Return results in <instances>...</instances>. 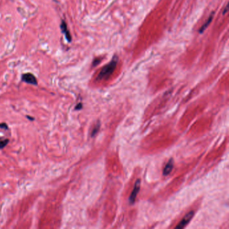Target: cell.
I'll use <instances>...</instances> for the list:
<instances>
[{"instance_id":"obj_1","label":"cell","mask_w":229,"mask_h":229,"mask_svg":"<svg viewBox=\"0 0 229 229\" xmlns=\"http://www.w3.org/2000/svg\"><path fill=\"white\" fill-rule=\"evenodd\" d=\"M118 63V57L117 55H114L109 63L104 66L98 74L96 78L97 81L107 80L109 79L112 73L114 72Z\"/></svg>"},{"instance_id":"obj_2","label":"cell","mask_w":229,"mask_h":229,"mask_svg":"<svg viewBox=\"0 0 229 229\" xmlns=\"http://www.w3.org/2000/svg\"><path fill=\"white\" fill-rule=\"evenodd\" d=\"M193 216H194V212L193 211H190L183 218V219L179 222V224L175 227V228L176 229H183V228H184L191 220Z\"/></svg>"},{"instance_id":"obj_3","label":"cell","mask_w":229,"mask_h":229,"mask_svg":"<svg viewBox=\"0 0 229 229\" xmlns=\"http://www.w3.org/2000/svg\"><path fill=\"white\" fill-rule=\"evenodd\" d=\"M140 188H141V182H140V179H138V180H136V183L134 184L133 190L132 191L129 197V202L130 204H133L135 202L137 194L140 191Z\"/></svg>"},{"instance_id":"obj_4","label":"cell","mask_w":229,"mask_h":229,"mask_svg":"<svg viewBox=\"0 0 229 229\" xmlns=\"http://www.w3.org/2000/svg\"><path fill=\"white\" fill-rule=\"evenodd\" d=\"M22 81L25 82L26 83L31 84L34 85H37L38 81H37V78L35 77L33 74L30 73H24L22 75Z\"/></svg>"},{"instance_id":"obj_5","label":"cell","mask_w":229,"mask_h":229,"mask_svg":"<svg viewBox=\"0 0 229 229\" xmlns=\"http://www.w3.org/2000/svg\"><path fill=\"white\" fill-rule=\"evenodd\" d=\"M61 32H63L65 37L66 40H67L68 42H71L72 41V37H71V34L70 32H69V30L68 27H67V24L66 23L65 21L62 20L61 23Z\"/></svg>"},{"instance_id":"obj_6","label":"cell","mask_w":229,"mask_h":229,"mask_svg":"<svg viewBox=\"0 0 229 229\" xmlns=\"http://www.w3.org/2000/svg\"><path fill=\"white\" fill-rule=\"evenodd\" d=\"M173 166H174V161L173 159H171L168 161V163L166 164L165 167L164 168L163 172V175L164 176H167L168 175L170 174L173 170Z\"/></svg>"},{"instance_id":"obj_7","label":"cell","mask_w":229,"mask_h":229,"mask_svg":"<svg viewBox=\"0 0 229 229\" xmlns=\"http://www.w3.org/2000/svg\"><path fill=\"white\" fill-rule=\"evenodd\" d=\"M213 16H214V13L212 12V13L211 14L210 16H209V18H208V20L206 21V22L204 23V24H203V25L201 26V28H200V30H199V33H200V34H203V32H204V31L207 29V28L208 27L209 25L210 24L211 22H212V20H213V18H214Z\"/></svg>"},{"instance_id":"obj_8","label":"cell","mask_w":229,"mask_h":229,"mask_svg":"<svg viewBox=\"0 0 229 229\" xmlns=\"http://www.w3.org/2000/svg\"><path fill=\"white\" fill-rule=\"evenodd\" d=\"M100 123L98 122L96 124H95V126H94L93 130H92V131H91V137H93V136L96 135V134H97L98 132H99V130H100Z\"/></svg>"},{"instance_id":"obj_9","label":"cell","mask_w":229,"mask_h":229,"mask_svg":"<svg viewBox=\"0 0 229 229\" xmlns=\"http://www.w3.org/2000/svg\"><path fill=\"white\" fill-rule=\"evenodd\" d=\"M9 143L8 139H4L2 141H0V149H2L3 148L7 145V143Z\"/></svg>"},{"instance_id":"obj_10","label":"cell","mask_w":229,"mask_h":229,"mask_svg":"<svg viewBox=\"0 0 229 229\" xmlns=\"http://www.w3.org/2000/svg\"><path fill=\"white\" fill-rule=\"evenodd\" d=\"M100 62H101V60L100 59H94V61H93V63H92V65L93 67H95V66H97L98 64L100 63Z\"/></svg>"},{"instance_id":"obj_11","label":"cell","mask_w":229,"mask_h":229,"mask_svg":"<svg viewBox=\"0 0 229 229\" xmlns=\"http://www.w3.org/2000/svg\"><path fill=\"white\" fill-rule=\"evenodd\" d=\"M0 128L7 130L8 129V126H7V124L6 123H1V124H0Z\"/></svg>"},{"instance_id":"obj_12","label":"cell","mask_w":229,"mask_h":229,"mask_svg":"<svg viewBox=\"0 0 229 229\" xmlns=\"http://www.w3.org/2000/svg\"><path fill=\"white\" fill-rule=\"evenodd\" d=\"M82 108H83V106H82L81 103H79V104L76 106V107H75V110H80L82 109Z\"/></svg>"},{"instance_id":"obj_13","label":"cell","mask_w":229,"mask_h":229,"mask_svg":"<svg viewBox=\"0 0 229 229\" xmlns=\"http://www.w3.org/2000/svg\"><path fill=\"white\" fill-rule=\"evenodd\" d=\"M228 10H229V5H228V4H227V5H226V7H225V9H224V10H223L222 14H223V15H225V14H227V11H228Z\"/></svg>"},{"instance_id":"obj_14","label":"cell","mask_w":229,"mask_h":229,"mask_svg":"<svg viewBox=\"0 0 229 229\" xmlns=\"http://www.w3.org/2000/svg\"><path fill=\"white\" fill-rule=\"evenodd\" d=\"M26 118H28V119H29L30 120H31V121H32V120H34V118H32V117H30V116H26Z\"/></svg>"}]
</instances>
